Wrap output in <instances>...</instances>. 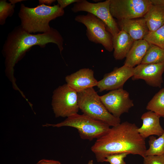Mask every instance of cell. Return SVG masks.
Wrapping results in <instances>:
<instances>
[{
    "mask_svg": "<svg viewBox=\"0 0 164 164\" xmlns=\"http://www.w3.org/2000/svg\"><path fill=\"white\" fill-rule=\"evenodd\" d=\"M138 128L135 124L128 121L110 128L91 147L97 161L102 162L108 155L123 152L145 157V139L138 132Z\"/></svg>",
    "mask_w": 164,
    "mask_h": 164,
    "instance_id": "cell-1",
    "label": "cell"
},
{
    "mask_svg": "<svg viewBox=\"0 0 164 164\" xmlns=\"http://www.w3.org/2000/svg\"><path fill=\"white\" fill-rule=\"evenodd\" d=\"M63 39L59 32L53 28L49 32L33 34L19 26L10 33L3 45V52L5 57V70L15 89L19 88L14 76V67L26 52L33 46L44 47L49 43L56 44L61 54L63 50Z\"/></svg>",
    "mask_w": 164,
    "mask_h": 164,
    "instance_id": "cell-2",
    "label": "cell"
},
{
    "mask_svg": "<svg viewBox=\"0 0 164 164\" xmlns=\"http://www.w3.org/2000/svg\"><path fill=\"white\" fill-rule=\"evenodd\" d=\"M64 13V9L58 4L53 6L41 4L34 8H29L22 4L18 15L21 26L25 30L31 33H45L51 29L50 22L62 16Z\"/></svg>",
    "mask_w": 164,
    "mask_h": 164,
    "instance_id": "cell-3",
    "label": "cell"
},
{
    "mask_svg": "<svg viewBox=\"0 0 164 164\" xmlns=\"http://www.w3.org/2000/svg\"><path fill=\"white\" fill-rule=\"evenodd\" d=\"M77 94L79 108L83 114L104 122L110 126H115L121 123L120 118L115 117L108 111L93 87Z\"/></svg>",
    "mask_w": 164,
    "mask_h": 164,
    "instance_id": "cell-4",
    "label": "cell"
},
{
    "mask_svg": "<svg viewBox=\"0 0 164 164\" xmlns=\"http://www.w3.org/2000/svg\"><path fill=\"white\" fill-rule=\"evenodd\" d=\"M43 126L73 127L77 130L81 138L90 141L104 135L110 128V126L104 122L94 119L83 114L77 113L67 117L60 123L55 124H46Z\"/></svg>",
    "mask_w": 164,
    "mask_h": 164,
    "instance_id": "cell-5",
    "label": "cell"
},
{
    "mask_svg": "<svg viewBox=\"0 0 164 164\" xmlns=\"http://www.w3.org/2000/svg\"><path fill=\"white\" fill-rule=\"evenodd\" d=\"M74 19L86 27V35L89 41L101 44L109 52L113 51V36L107 30L106 25L103 21L89 13L86 15H77Z\"/></svg>",
    "mask_w": 164,
    "mask_h": 164,
    "instance_id": "cell-6",
    "label": "cell"
},
{
    "mask_svg": "<svg viewBox=\"0 0 164 164\" xmlns=\"http://www.w3.org/2000/svg\"><path fill=\"white\" fill-rule=\"evenodd\" d=\"M52 105L56 117H68L77 113V92L67 84L59 86L53 93Z\"/></svg>",
    "mask_w": 164,
    "mask_h": 164,
    "instance_id": "cell-7",
    "label": "cell"
},
{
    "mask_svg": "<svg viewBox=\"0 0 164 164\" xmlns=\"http://www.w3.org/2000/svg\"><path fill=\"white\" fill-rule=\"evenodd\" d=\"M152 5L150 0H110V9L119 20L143 17Z\"/></svg>",
    "mask_w": 164,
    "mask_h": 164,
    "instance_id": "cell-8",
    "label": "cell"
},
{
    "mask_svg": "<svg viewBox=\"0 0 164 164\" xmlns=\"http://www.w3.org/2000/svg\"><path fill=\"white\" fill-rule=\"evenodd\" d=\"M110 0L96 3H91L86 0H80L74 4L71 9L75 13L84 11L95 15L104 23L107 30L113 36L120 30L110 12Z\"/></svg>",
    "mask_w": 164,
    "mask_h": 164,
    "instance_id": "cell-9",
    "label": "cell"
},
{
    "mask_svg": "<svg viewBox=\"0 0 164 164\" xmlns=\"http://www.w3.org/2000/svg\"><path fill=\"white\" fill-rule=\"evenodd\" d=\"M100 98L108 111L118 118L123 114L128 112L134 106L129 93L123 88L111 91L100 96Z\"/></svg>",
    "mask_w": 164,
    "mask_h": 164,
    "instance_id": "cell-10",
    "label": "cell"
},
{
    "mask_svg": "<svg viewBox=\"0 0 164 164\" xmlns=\"http://www.w3.org/2000/svg\"><path fill=\"white\" fill-rule=\"evenodd\" d=\"M133 74L134 67L124 65L105 74L103 78L98 81L96 86L100 92L123 88L125 83Z\"/></svg>",
    "mask_w": 164,
    "mask_h": 164,
    "instance_id": "cell-11",
    "label": "cell"
},
{
    "mask_svg": "<svg viewBox=\"0 0 164 164\" xmlns=\"http://www.w3.org/2000/svg\"><path fill=\"white\" fill-rule=\"evenodd\" d=\"M164 62L159 63L140 64L134 67L133 80L142 79L152 87L160 88L163 82Z\"/></svg>",
    "mask_w": 164,
    "mask_h": 164,
    "instance_id": "cell-12",
    "label": "cell"
},
{
    "mask_svg": "<svg viewBox=\"0 0 164 164\" xmlns=\"http://www.w3.org/2000/svg\"><path fill=\"white\" fill-rule=\"evenodd\" d=\"M67 84L77 92L96 86L98 81L91 69L84 68L67 76Z\"/></svg>",
    "mask_w": 164,
    "mask_h": 164,
    "instance_id": "cell-13",
    "label": "cell"
},
{
    "mask_svg": "<svg viewBox=\"0 0 164 164\" xmlns=\"http://www.w3.org/2000/svg\"><path fill=\"white\" fill-rule=\"evenodd\" d=\"M117 23L120 30L125 31L135 40L143 39L149 31L143 17L118 20Z\"/></svg>",
    "mask_w": 164,
    "mask_h": 164,
    "instance_id": "cell-14",
    "label": "cell"
},
{
    "mask_svg": "<svg viewBox=\"0 0 164 164\" xmlns=\"http://www.w3.org/2000/svg\"><path fill=\"white\" fill-rule=\"evenodd\" d=\"M160 118L156 113L151 111L142 114L141 119L142 120V124L137 130L143 138L145 139L153 135L159 137L164 133V129L160 124Z\"/></svg>",
    "mask_w": 164,
    "mask_h": 164,
    "instance_id": "cell-15",
    "label": "cell"
},
{
    "mask_svg": "<svg viewBox=\"0 0 164 164\" xmlns=\"http://www.w3.org/2000/svg\"><path fill=\"white\" fill-rule=\"evenodd\" d=\"M135 40L127 33L120 30L113 36V56L117 60L126 58Z\"/></svg>",
    "mask_w": 164,
    "mask_h": 164,
    "instance_id": "cell-16",
    "label": "cell"
},
{
    "mask_svg": "<svg viewBox=\"0 0 164 164\" xmlns=\"http://www.w3.org/2000/svg\"><path fill=\"white\" fill-rule=\"evenodd\" d=\"M149 45L144 39L135 40L126 57L124 65L133 68L140 64Z\"/></svg>",
    "mask_w": 164,
    "mask_h": 164,
    "instance_id": "cell-17",
    "label": "cell"
},
{
    "mask_svg": "<svg viewBox=\"0 0 164 164\" xmlns=\"http://www.w3.org/2000/svg\"><path fill=\"white\" fill-rule=\"evenodd\" d=\"M143 17L149 31L158 29L164 25V7L152 5Z\"/></svg>",
    "mask_w": 164,
    "mask_h": 164,
    "instance_id": "cell-18",
    "label": "cell"
},
{
    "mask_svg": "<svg viewBox=\"0 0 164 164\" xmlns=\"http://www.w3.org/2000/svg\"><path fill=\"white\" fill-rule=\"evenodd\" d=\"M146 109L164 118V88L160 90L148 103Z\"/></svg>",
    "mask_w": 164,
    "mask_h": 164,
    "instance_id": "cell-19",
    "label": "cell"
},
{
    "mask_svg": "<svg viewBox=\"0 0 164 164\" xmlns=\"http://www.w3.org/2000/svg\"><path fill=\"white\" fill-rule=\"evenodd\" d=\"M163 62L164 50L154 45L150 44L141 63H159Z\"/></svg>",
    "mask_w": 164,
    "mask_h": 164,
    "instance_id": "cell-20",
    "label": "cell"
},
{
    "mask_svg": "<svg viewBox=\"0 0 164 164\" xmlns=\"http://www.w3.org/2000/svg\"><path fill=\"white\" fill-rule=\"evenodd\" d=\"M148 142L149 148L146 151L145 156L164 155V133L157 138L153 135L149 136Z\"/></svg>",
    "mask_w": 164,
    "mask_h": 164,
    "instance_id": "cell-21",
    "label": "cell"
},
{
    "mask_svg": "<svg viewBox=\"0 0 164 164\" xmlns=\"http://www.w3.org/2000/svg\"><path fill=\"white\" fill-rule=\"evenodd\" d=\"M143 39L164 50V25L155 31H149Z\"/></svg>",
    "mask_w": 164,
    "mask_h": 164,
    "instance_id": "cell-22",
    "label": "cell"
},
{
    "mask_svg": "<svg viewBox=\"0 0 164 164\" xmlns=\"http://www.w3.org/2000/svg\"><path fill=\"white\" fill-rule=\"evenodd\" d=\"M15 5L8 3L6 0L0 1V23L3 25L5 23L7 18L11 16L14 12Z\"/></svg>",
    "mask_w": 164,
    "mask_h": 164,
    "instance_id": "cell-23",
    "label": "cell"
},
{
    "mask_svg": "<svg viewBox=\"0 0 164 164\" xmlns=\"http://www.w3.org/2000/svg\"><path fill=\"white\" fill-rule=\"evenodd\" d=\"M128 154L123 152L111 155L106 156L104 162H109L110 164H126L124 159Z\"/></svg>",
    "mask_w": 164,
    "mask_h": 164,
    "instance_id": "cell-24",
    "label": "cell"
},
{
    "mask_svg": "<svg viewBox=\"0 0 164 164\" xmlns=\"http://www.w3.org/2000/svg\"><path fill=\"white\" fill-rule=\"evenodd\" d=\"M143 159V164H164V155H147Z\"/></svg>",
    "mask_w": 164,
    "mask_h": 164,
    "instance_id": "cell-25",
    "label": "cell"
},
{
    "mask_svg": "<svg viewBox=\"0 0 164 164\" xmlns=\"http://www.w3.org/2000/svg\"><path fill=\"white\" fill-rule=\"evenodd\" d=\"M80 0H57L58 4L62 9L64 8L68 5L79 2Z\"/></svg>",
    "mask_w": 164,
    "mask_h": 164,
    "instance_id": "cell-26",
    "label": "cell"
},
{
    "mask_svg": "<svg viewBox=\"0 0 164 164\" xmlns=\"http://www.w3.org/2000/svg\"><path fill=\"white\" fill-rule=\"evenodd\" d=\"M36 164H61V163L56 160L43 159L39 160Z\"/></svg>",
    "mask_w": 164,
    "mask_h": 164,
    "instance_id": "cell-27",
    "label": "cell"
},
{
    "mask_svg": "<svg viewBox=\"0 0 164 164\" xmlns=\"http://www.w3.org/2000/svg\"><path fill=\"white\" fill-rule=\"evenodd\" d=\"M152 5L164 7V0H150Z\"/></svg>",
    "mask_w": 164,
    "mask_h": 164,
    "instance_id": "cell-28",
    "label": "cell"
},
{
    "mask_svg": "<svg viewBox=\"0 0 164 164\" xmlns=\"http://www.w3.org/2000/svg\"><path fill=\"white\" fill-rule=\"evenodd\" d=\"M55 1L56 0H39V5L44 4L46 5L50 6V5Z\"/></svg>",
    "mask_w": 164,
    "mask_h": 164,
    "instance_id": "cell-29",
    "label": "cell"
},
{
    "mask_svg": "<svg viewBox=\"0 0 164 164\" xmlns=\"http://www.w3.org/2000/svg\"><path fill=\"white\" fill-rule=\"evenodd\" d=\"M24 0H9V1L12 4L15 5V4L18 2H21Z\"/></svg>",
    "mask_w": 164,
    "mask_h": 164,
    "instance_id": "cell-30",
    "label": "cell"
},
{
    "mask_svg": "<svg viewBox=\"0 0 164 164\" xmlns=\"http://www.w3.org/2000/svg\"><path fill=\"white\" fill-rule=\"evenodd\" d=\"M87 164H93V161L92 160H90Z\"/></svg>",
    "mask_w": 164,
    "mask_h": 164,
    "instance_id": "cell-31",
    "label": "cell"
}]
</instances>
